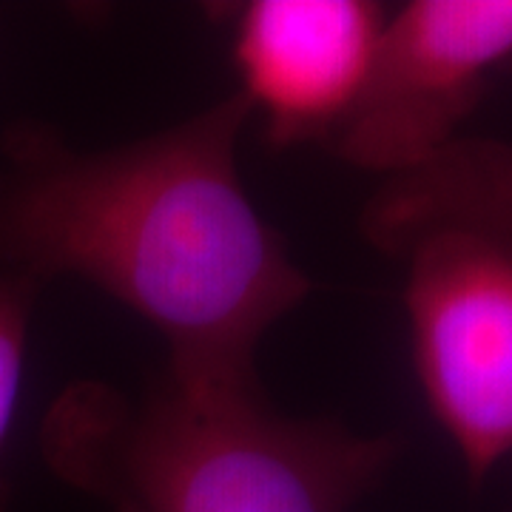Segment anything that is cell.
<instances>
[{
  "instance_id": "obj_1",
  "label": "cell",
  "mask_w": 512,
  "mask_h": 512,
  "mask_svg": "<svg viewBox=\"0 0 512 512\" xmlns=\"http://www.w3.org/2000/svg\"><path fill=\"white\" fill-rule=\"evenodd\" d=\"M242 94L137 143L72 148L55 128L3 140L0 276L83 279L163 336L165 373L259 382L265 333L313 291L248 197Z\"/></svg>"
},
{
  "instance_id": "obj_2",
  "label": "cell",
  "mask_w": 512,
  "mask_h": 512,
  "mask_svg": "<svg viewBox=\"0 0 512 512\" xmlns=\"http://www.w3.org/2000/svg\"><path fill=\"white\" fill-rule=\"evenodd\" d=\"M40 450L111 512H350L396 456L390 439L276 413L259 382L171 373L143 393L69 384Z\"/></svg>"
},
{
  "instance_id": "obj_3",
  "label": "cell",
  "mask_w": 512,
  "mask_h": 512,
  "mask_svg": "<svg viewBox=\"0 0 512 512\" xmlns=\"http://www.w3.org/2000/svg\"><path fill=\"white\" fill-rule=\"evenodd\" d=\"M362 225L404 268L421 390L481 481L512 453V148L456 140L390 177Z\"/></svg>"
},
{
  "instance_id": "obj_4",
  "label": "cell",
  "mask_w": 512,
  "mask_h": 512,
  "mask_svg": "<svg viewBox=\"0 0 512 512\" xmlns=\"http://www.w3.org/2000/svg\"><path fill=\"white\" fill-rule=\"evenodd\" d=\"M512 60V0H416L384 20L367 83L333 148L396 177L456 143L484 83Z\"/></svg>"
},
{
  "instance_id": "obj_5",
  "label": "cell",
  "mask_w": 512,
  "mask_h": 512,
  "mask_svg": "<svg viewBox=\"0 0 512 512\" xmlns=\"http://www.w3.org/2000/svg\"><path fill=\"white\" fill-rule=\"evenodd\" d=\"M382 6L365 0H254L237 15L242 97L276 148L333 137L379 49Z\"/></svg>"
},
{
  "instance_id": "obj_6",
  "label": "cell",
  "mask_w": 512,
  "mask_h": 512,
  "mask_svg": "<svg viewBox=\"0 0 512 512\" xmlns=\"http://www.w3.org/2000/svg\"><path fill=\"white\" fill-rule=\"evenodd\" d=\"M35 291L32 282H23L18 276H0V512H6L3 453L23 387Z\"/></svg>"
}]
</instances>
